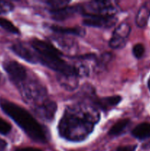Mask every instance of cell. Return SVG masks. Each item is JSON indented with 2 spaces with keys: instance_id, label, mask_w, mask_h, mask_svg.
Returning <instances> with one entry per match:
<instances>
[{
  "instance_id": "cell-8",
  "label": "cell",
  "mask_w": 150,
  "mask_h": 151,
  "mask_svg": "<svg viewBox=\"0 0 150 151\" xmlns=\"http://www.w3.org/2000/svg\"><path fill=\"white\" fill-rule=\"evenodd\" d=\"M82 23L91 27L110 28L114 26L118 19L116 16H83Z\"/></svg>"
},
{
  "instance_id": "cell-24",
  "label": "cell",
  "mask_w": 150,
  "mask_h": 151,
  "mask_svg": "<svg viewBox=\"0 0 150 151\" xmlns=\"http://www.w3.org/2000/svg\"><path fill=\"white\" fill-rule=\"evenodd\" d=\"M136 148V145H130L120 146L116 149V151H135Z\"/></svg>"
},
{
  "instance_id": "cell-22",
  "label": "cell",
  "mask_w": 150,
  "mask_h": 151,
  "mask_svg": "<svg viewBox=\"0 0 150 151\" xmlns=\"http://www.w3.org/2000/svg\"><path fill=\"white\" fill-rule=\"evenodd\" d=\"M14 9V5L10 1H0V14H7Z\"/></svg>"
},
{
  "instance_id": "cell-13",
  "label": "cell",
  "mask_w": 150,
  "mask_h": 151,
  "mask_svg": "<svg viewBox=\"0 0 150 151\" xmlns=\"http://www.w3.org/2000/svg\"><path fill=\"white\" fill-rule=\"evenodd\" d=\"M50 29L55 33L60 34V35H72L75 36L82 37L85 34V29L79 27H69L58 26V25H51L50 26Z\"/></svg>"
},
{
  "instance_id": "cell-7",
  "label": "cell",
  "mask_w": 150,
  "mask_h": 151,
  "mask_svg": "<svg viewBox=\"0 0 150 151\" xmlns=\"http://www.w3.org/2000/svg\"><path fill=\"white\" fill-rule=\"evenodd\" d=\"M131 32V27L126 22L120 24L113 31L109 46L112 49H121L125 47Z\"/></svg>"
},
{
  "instance_id": "cell-6",
  "label": "cell",
  "mask_w": 150,
  "mask_h": 151,
  "mask_svg": "<svg viewBox=\"0 0 150 151\" xmlns=\"http://www.w3.org/2000/svg\"><path fill=\"white\" fill-rule=\"evenodd\" d=\"M2 66L10 81L17 88L21 86L29 78L26 67L16 60H5L3 63Z\"/></svg>"
},
{
  "instance_id": "cell-20",
  "label": "cell",
  "mask_w": 150,
  "mask_h": 151,
  "mask_svg": "<svg viewBox=\"0 0 150 151\" xmlns=\"http://www.w3.org/2000/svg\"><path fill=\"white\" fill-rule=\"evenodd\" d=\"M45 4H48L51 10H54V9L60 8V7H63L67 6L68 4H69L70 1H64V0H57V1H54V0H51V1H44Z\"/></svg>"
},
{
  "instance_id": "cell-26",
  "label": "cell",
  "mask_w": 150,
  "mask_h": 151,
  "mask_svg": "<svg viewBox=\"0 0 150 151\" xmlns=\"http://www.w3.org/2000/svg\"><path fill=\"white\" fill-rule=\"evenodd\" d=\"M14 151H42L40 149L34 148V147H21V148H17Z\"/></svg>"
},
{
  "instance_id": "cell-19",
  "label": "cell",
  "mask_w": 150,
  "mask_h": 151,
  "mask_svg": "<svg viewBox=\"0 0 150 151\" xmlns=\"http://www.w3.org/2000/svg\"><path fill=\"white\" fill-rule=\"evenodd\" d=\"M112 59V55L110 52H106L101 55L99 58L96 59V66L98 69H103Z\"/></svg>"
},
{
  "instance_id": "cell-5",
  "label": "cell",
  "mask_w": 150,
  "mask_h": 151,
  "mask_svg": "<svg viewBox=\"0 0 150 151\" xmlns=\"http://www.w3.org/2000/svg\"><path fill=\"white\" fill-rule=\"evenodd\" d=\"M82 16H116L117 7L110 1L95 0L79 4Z\"/></svg>"
},
{
  "instance_id": "cell-17",
  "label": "cell",
  "mask_w": 150,
  "mask_h": 151,
  "mask_svg": "<svg viewBox=\"0 0 150 151\" xmlns=\"http://www.w3.org/2000/svg\"><path fill=\"white\" fill-rule=\"evenodd\" d=\"M129 124L130 120L129 119H120L110 128L108 131V135L110 137H119L124 132Z\"/></svg>"
},
{
  "instance_id": "cell-27",
  "label": "cell",
  "mask_w": 150,
  "mask_h": 151,
  "mask_svg": "<svg viewBox=\"0 0 150 151\" xmlns=\"http://www.w3.org/2000/svg\"><path fill=\"white\" fill-rule=\"evenodd\" d=\"M147 87H148L149 90L150 91V77H149V78L148 81H147Z\"/></svg>"
},
{
  "instance_id": "cell-21",
  "label": "cell",
  "mask_w": 150,
  "mask_h": 151,
  "mask_svg": "<svg viewBox=\"0 0 150 151\" xmlns=\"http://www.w3.org/2000/svg\"><path fill=\"white\" fill-rule=\"evenodd\" d=\"M145 53V47L142 44H136L132 47V54L135 58L141 59Z\"/></svg>"
},
{
  "instance_id": "cell-14",
  "label": "cell",
  "mask_w": 150,
  "mask_h": 151,
  "mask_svg": "<svg viewBox=\"0 0 150 151\" xmlns=\"http://www.w3.org/2000/svg\"><path fill=\"white\" fill-rule=\"evenodd\" d=\"M150 18V4L145 2L138 10L135 18V24L139 28H144L146 26Z\"/></svg>"
},
{
  "instance_id": "cell-1",
  "label": "cell",
  "mask_w": 150,
  "mask_h": 151,
  "mask_svg": "<svg viewBox=\"0 0 150 151\" xmlns=\"http://www.w3.org/2000/svg\"><path fill=\"white\" fill-rule=\"evenodd\" d=\"M99 119V111L92 104L82 102L68 106L59 122V135L69 142H82L94 131Z\"/></svg>"
},
{
  "instance_id": "cell-9",
  "label": "cell",
  "mask_w": 150,
  "mask_h": 151,
  "mask_svg": "<svg viewBox=\"0 0 150 151\" xmlns=\"http://www.w3.org/2000/svg\"><path fill=\"white\" fill-rule=\"evenodd\" d=\"M12 51L19 58L28 63L36 64L38 63V58L36 52L31 45L28 46L24 43H15L10 47Z\"/></svg>"
},
{
  "instance_id": "cell-15",
  "label": "cell",
  "mask_w": 150,
  "mask_h": 151,
  "mask_svg": "<svg viewBox=\"0 0 150 151\" xmlns=\"http://www.w3.org/2000/svg\"><path fill=\"white\" fill-rule=\"evenodd\" d=\"M77 78L78 77L74 76V75H59L57 80H58L59 83L63 88L71 91L76 89L79 85Z\"/></svg>"
},
{
  "instance_id": "cell-18",
  "label": "cell",
  "mask_w": 150,
  "mask_h": 151,
  "mask_svg": "<svg viewBox=\"0 0 150 151\" xmlns=\"http://www.w3.org/2000/svg\"><path fill=\"white\" fill-rule=\"evenodd\" d=\"M0 27L12 34H15V35L20 34L19 29L10 21L7 20V19H4V18L0 17Z\"/></svg>"
},
{
  "instance_id": "cell-28",
  "label": "cell",
  "mask_w": 150,
  "mask_h": 151,
  "mask_svg": "<svg viewBox=\"0 0 150 151\" xmlns=\"http://www.w3.org/2000/svg\"><path fill=\"white\" fill-rule=\"evenodd\" d=\"M1 79H2V75H1V73L0 72V83H1Z\"/></svg>"
},
{
  "instance_id": "cell-12",
  "label": "cell",
  "mask_w": 150,
  "mask_h": 151,
  "mask_svg": "<svg viewBox=\"0 0 150 151\" xmlns=\"http://www.w3.org/2000/svg\"><path fill=\"white\" fill-rule=\"evenodd\" d=\"M76 13H80V6L79 4L73 6H66L60 8L54 9L49 10V14L51 19L57 22L66 20L72 17Z\"/></svg>"
},
{
  "instance_id": "cell-25",
  "label": "cell",
  "mask_w": 150,
  "mask_h": 151,
  "mask_svg": "<svg viewBox=\"0 0 150 151\" xmlns=\"http://www.w3.org/2000/svg\"><path fill=\"white\" fill-rule=\"evenodd\" d=\"M7 147V143L5 140L0 138V151H5Z\"/></svg>"
},
{
  "instance_id": "cell-11",
  "label": "cell",
  "mask_w": 150,
  "mask_h": 151,
  "mask_svg": "<svg viewBox=\"0 0 150 151\" xmlns=\"http://www.w3.org/2000/svg\"><path fill=\"white\" fill-rule=\"evenodd\" d=\"M122 98L119 95H113L110 97H94L91 100V103L93 106H95L98 110L107 111L110 109L116 107L118 104L121 103Z\"/></svg>"
},
{
  "instance_id": "cell-3",
  "label": "cell",
  "mask_w": 150,
  "mask_h": 151,
  "mask_svg": "<svg viewBox=\"0 0 150 151\" xmlns=\"http://www.w3.org/2000/svg\"><path fill=\"white\" fill-rule=\"evenodd\" d=\"M30 45L36 52L38 63L58 72L59 75L77 76L76 66L70 64L63 58V53L47 41L33 38Z\"/></svg>"
},
{
  "instance_id": "cell-10",
  "label": "cell",
  "mask_w": 150,
  "mask_h": 151,
  "mask_svg": "<svg viewBox=\"0 0 150 151\" xmlns=\"http://www.w3.org/2000/svg\"><path fill=\"white\" fill-rule=\"evenodd\" d=\"M57 108V104L55 102L48 99L41 104L32 108V110L35 114L41 119L50 122L54 119Z\"/></svg>"
},
{
  "instance_id": "cell-16",
  "label": "cell",
  "mask_w": 150,
  "mask_h": 151,
  "mask_svg": "<svg viewBox=\"0 0 150 151\" xmlns=\"http://www.w3.org/2000/svg\"><path fill=\"white\" fill-rule=\"evenodd\" d=\"M132 137L139 140H145L150 138V123L142 122L134 128L132 131Z\"/></svg>"
},
{
  "instance_id": "cell-2",
  "label": "cell",
  "mask_w": 150,
  "mask_h": 151,
  "mask_svg": "<svg viewBox=\"0 0 150 151\" xmlns=\"http://www.w3.org/2000/svg\"><path fill=\"white\" fill-rule=\"evenodd\" d=\"M0 108L5 114L10 116L32 140L45 144L49 140L46 128L40 124L28 111L19 105L4 98H0Z\"/></svg>"
},
{
  "instance_id": "cell-4",
  "label": "cell",
  "mask_w": 150,
  "mask_h": 151,
  "mask_svg": "<svg viewBox=\"0 0 150 151\" xmlns=\"http://www.w3.org/2000/svg\"><path fill=\"white\" fill-rule=\"evenodd\" d=\"M18 89L24 101L32 106V108L41 104L49 99L46 88L35 78H28Z\"/></svg>"
},
{
  "instance_id": "cell-23",
  "label": "cell",
  "mask_w": 150,
  "mask_h": 151,
  "mask_svg": "<svg viewBox=\"0 0 150 151\" xmlns=\"http://www.w3.org/2000/svg\"><path fill=\"white\" fill-rule=\"evenodd\" d=\"M12 130V126L10 123L4 119L0 118V134L6 136L10 133Z\"/></svg>"
}]
</instances>
